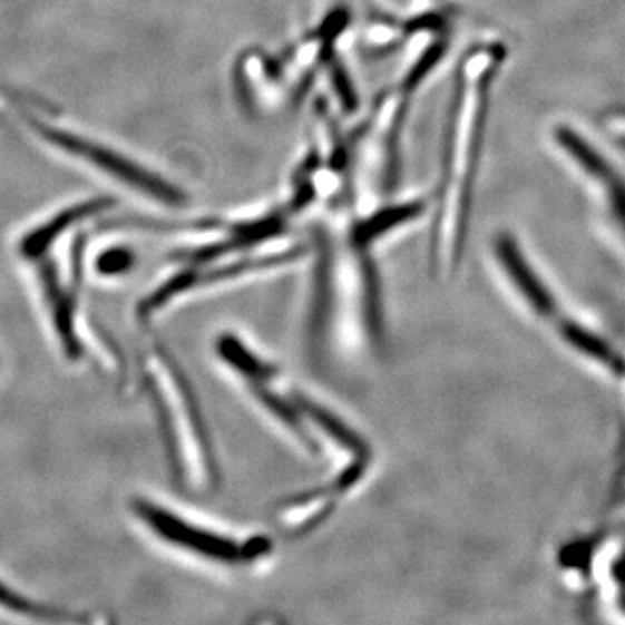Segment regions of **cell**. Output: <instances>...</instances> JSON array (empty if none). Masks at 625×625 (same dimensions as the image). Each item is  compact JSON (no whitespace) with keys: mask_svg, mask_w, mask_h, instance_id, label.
Returning a JSON list of instances; mask_svg holds the SVG:
<instances>
[{"mask_svg":"<svg viewBox=\"0 0 625 625\" xmlns=\"http://www.w3.org/2000/svg\"><path fill=\"white\" fill-rule=\"evenodd\" d=\"M506 58L508 48L494 40L476 43L457 67L431 241V257L440 275L456 272L465 252L488 108Z\"/></svg>","mask_w":625,"mask_h":625,"instance_id":"obj_1","label":"cell"},{"mask_svg":"<svg viewBox=\"0 0 625 625\" xmlns=\"http://www.w3.org/2000/svg\"><path fill=\"white\" fill-rule=\"evenodd\" d=\"M146 374L174 475L195 492L213 494L221 484L219 465L188 379L158 342L146 357Z\"/></svg>","mask_w":625,"mask_h":625,"instance_id":"obj_2","label":"cell"},{"mask_svg":"<svg viewBox=\"0 0 625 625\" xmlns=\"http://www.w3.org/2000/svg\"><path fill=\"white\" fill-rule=\"evenodd\" d=\"M130 508L146 530L158 540L214 567H247L266 556L270 549V543L264 537L238 539L235 535L193 521L145 497L134 499Z\"/></svg>","mask_w":625,"mask_h":625,"instance_id":"obj_3","label":"cell"},{"mask_svg":"<svg viewBox=\"0 0 625 625\" xmlns=\"http://www.w3.org/2000/svg\"><path fill=\"white\" fill-rule=\"evenodd\" d=\"M550 141L596 198L606 217L625 235V173L622 167L572 124H556L550 129Z\"/></svg>","mask_w":625,"mask_h":625,"instance_id":"obj_4","label":"cell"},{"mask_svg":"<svg viewBox=\"0 0 625 625\" xmlns=\"http://www.w3.org/2000/svg\"><path fill=\"white\" fill-rule=\"evenodd\" d=\"M28 126L32 127L37 136H40L48 145L59 148L77 160L86 162L95 169L115 177L118 183L129 186L130 189L141 192L145 197L152 198L158 204L174 205V207L185 204V195L176 186L167 183L164 177L143 169L136 162L111 150L108 146L99 145V143L70 133V130L39 123L36 118H28Z\"/></svg>","mask_w":625,"mask_h":625,"instance_id":"obj_5","label":"cell"},{"mask_svg":"<svg viewBox=\"0 0 625 625\" xmlns=\"http://www.w3.org/2000/svg\"><path fill=\"white\" fill-rule=\"evenodd\" d=\"M348 21L350 14L346 11L331 12V17L323 21L322 28L319 27L316 32L295 43L284 58L276 59L279 76L285 92L291 96V102L300 101L320 71L331 67L335 59V40Z\"/></svg>","mask_w":625,"mask_h":625,"instance_id":"obj_6","label":"cell"},{"mask_svg":"<svg viewBox=\"0 0 625 625\" xmlns=\"http://www.w3.org/2000/svg\"><path fill=\"white\" fill-rule=\"evenodd\" d=\"M295 403L310 426L311 433L320 434V443L331 445L332 449L346 457L348 462H365L372 460V449L363 434H360L350 422L344 421L341 416L313 400L306 393L292 390Z\"/></svg>","mask_w":625,"mask_h":625,"instance_id":"obj_7","label":"cell"},{"mask_svg":"<svg viewBox=\"0 0 625 625\" xmlns=\"http://www.w3.org/2000/svg\"><path fill=\"white\" fill-rule=\"evenodd\" d=\"M339 500L341 497L331 485H322L280 504L276 524L289 537H301L320 527L334 512Z\"/></svg>","mask_w":625,"mask_h":625,"instance_id":"obj_8","label":"cell"},{"mask_svg":"<svg viewBox=\"0 0 625 625\" xmlns=\"http://www.w3.org/2000/svg\"><path fill=\"white\" fill-rule=\"evenodd\" d=\"M110 205H114L110 198H92V201L80 202V204L65 208L61 213L49 217L48 221H43V225L37 226L23 236L20 244L21 254L30 260L42 256V252L48 251L52 242L76 225L77 221L96 216V214L107 211Z\"/></svg>","mask_w":625,"mask_h":625,"instance_id":"obj_9","label":"cell"},{"mask_svg":"<svg viewBox=\"0 0 625 625\" xmlns=\"http://www.w3.org/2000/svg\"><path fill=\"white\" fill-rule=\"evenodd\" d=\"M426 211L424 201L406 202V204L391 205V207L379 208L378 213L370 214L365 219H348L346 233L351 241L370 248L382 236L407 225L409 221L421 217Z\"/></svg>","mask_w":625,"mask_h":625,"instance_id":"obj_10","label":"cell"},{"mask_svg":"<svg viewBox=\"0 0 625 625\" xmlns=\"http://www.w3.org/2000/svg\"><path fill=\"white\" fill-rule=\"evenodd\" d=\"M136 263L133 252L126 247L107 248L101 256L96 260V272L107 279L123 276L129 273Z\"/></svg>","mask_w":625,"mask_h":625,"instance_id":"obj_11","label":"cell"},{"mask_svg":"<svg viewBox=\"0 0 625 625\" xmlns=\"http://www.w3.org/2000/svg\"><path fill=\"white\" fill-rule=\"evenodd\" d=\"M398 8L410 9L417 11L419 14L426 12L437 11L438 0H391Z\"/></svg>","mask_w":625,"mask_h":625,"instance_id":"obj_12","label":"cell"}]
</instances>
